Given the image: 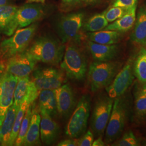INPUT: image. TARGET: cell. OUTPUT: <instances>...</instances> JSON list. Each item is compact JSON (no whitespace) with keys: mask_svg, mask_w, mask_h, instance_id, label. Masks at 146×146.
Returning <instances> with one entry per match:
<instances>
[{"mask_svg":"<svg viewBox=\"0 0 146 146\" xmlns=\"http://www.w3.org/2000/svg\"><path fill=\"white\" fill-rule=\"evenodd\" d=\"M120 65L119 63L111 61L92 63L88 73V81L92 92H96L108 87L118 73Z\"/></svg>","mask_w":146,"mask_h":146,"instance_id":"3","label":"cell"},{"mask_svg":"<svg viewBox=\"0 0 146 146\" xmlns=\"http://www.w3.org/2000/svg\"><path fill=\"white\" fill-rule=\"evenodd\" d=\"M31 81L29 76L19 78L14 94L13 104L16 107H20L22 100L27 93Z\"/></svg>","mask_w":146,"mask_h":146,"instance_id":"26","label":"cell"},{"mask_svg":"<svg viewBox=\"0 0 146 146\" xmlns=\"http://www.w3.org/2000/svg\"><path fill=\"white\" fill-rule=\"evenodd\" d=\"M65 47L61 68L68 78L82 80L87 71V62L82 51L73 42Z\"/></svg>","mask_w":146,"mask_h":146,"instance_id":"4","label":"cell"},{"mask_svg":"<svg viewBox=\"0 0 146 146\" xmlns=\"http://www.w3.org/2000/svg\"><path fill=\"white\" fill-rule=\"evenodd\" d=\"M1 79L2 91L0 96V127L8 110L14 103V94L19 78L5 70Z\"/></svg>","mask_w":146,"mask_h":146,"instance_id":"12","label":"cell"},{"mask_svg":"<svg viewBox=\"0 0 146 146\" xmlns=\"http://www.w3.org/2000/svg\"><path fill=\"white\" fill-rule=\"evenodd\" d=\"M45 0H27V3H44Z\"/></svg>","mask_w":146,"mask_h":146,"instance_id":"38","label":"cell"},{"mask_svg":"<svg viewBox=\"0 0 146 146\" xmlns=\"http://www.w3.org/2000/svg\"><path fill=\"white\" fill-rule=\"evenodd\" d=\"M114 99L107 95H102L96 100L90 120V127L94 135L103 136L113 108Z\"/></svg>","mask_w":146,"mask_h":146,"instance_id":"7","label":"cell"},{"mask_svg":"<svg viewBox=\"0 0 146 146\" xmlns=\"http://www.w3.org/2000/svg\"><path fill=\"white\" fill-rule=\"evenodd\" d=\"M79 139H78V146H91L94 141V134L90 129L84 133Z\"/></svg>","mask_w":146,"mask_h":146,"instance_id":"32","label":"cell"},{"mask_svg":"<svg viewBox=\"0 0 146 146\" xmlns=\"http://www.w3.org/2000/svg\"><path fill=\"white\" fill-rule=\"evenodd\" d=\"M1 50H0V55H1Z\"/></svg>","mask_w":146,"mask_h":146,"instance_id":"43","label":"cell"},{"mask_svg":"<svg viewBox=\"0 0 146 146\" xmlns=\"http://www.w3.org/2000/svg\"><path fill=\"white\" fill-rule=\"evenodd\" d=\"M56 100L58 114L68 119L75 108L76 100L73 89L69 84H64L54 89Z\"/></svg>","mask_w":146,"mask_h":146,"instance_id":"14","label":"cell"},{"mask_svg":"<svg viewBox=\"0 0 146 146\" xmlns=\"http://www.w3.org/2000/svg\"><path fill=\"white\" fill-rule=\"evenodd\" d=\"M134 116L136 120L142 121L146 117V93L141 90L136 92L134 101Z\"/></svg>","mask_w":146,"mask_h":146,"instance_id":"27","label":"cell"},{"mask_svg":"<svg viewBox=\"0 0 146 146\" xmlns=\"http://www.w3.org/2000/svg\"><path fill=\"white\" fill-rule=\"evenodd\" d=\"M28 3L18 8L14 17V25L16 31L35 23L44 15L42 5Z\"/></svg>","mask_w":146,"mask_h":146,"instance_id":"13","label":"cell"},{"mask_svg":"<svg viewBox=\"0 0 146 146\" xmlns=\"http://www.w3.org/2000/svg\"><path fill=\"white\" fill-rule=\"evenodd\" d=\"M136 7L132 9L120 19L108 25L104 30L115 31L123 33L130 30L135 23Z\"/></svg>","mask_w":146,"mask_h":146,"instance_id":"22","label":"cell"},{"mask_svg":"<svg viewBox=\"0 0 146 146\" xmlns=\"http://www.w3.org/2000/svg\"><path fill=\"white\" fill-rule=\"evenodd\" d=\"M129 11L119 7H111L104 11V16L108 22H113L125 15Z\"/></svg>","mask_w":146,"mask_h":146,"instance_id":"30","label":"cell"},{"mask_svg":"<svg viewBox=\"0 0 146 146\" xmlns=\"http://www.w3.org/2000/svg\"><path fill=\"white\" fill-rule=\"evenodd\" d=\"M32 81L39 92L46 89H55L64 82V72L52 67L39 68L33 74Z\"/></svg>","mask_w":146,"mask_h":146,"instance_id":"10","label":"cell"},{"mask_svg":"<svg viewBox=\"0 0 146 146\" xmlns=\"http://www.w3.org/2000/svg\"><path fill=\"white\" fill-rule=\"evenodd\" d=\"M8 0H0V6L7 5Z\"/></svg>","mask_w":146,"mask_h":146,"instance_id":"39","label":"cell"},{"mask_svg":"<svg viewBox=\"0 0 146 146\" xmlns=\"http://www.w3.org/2000/svg\"><path fill=\"white\" fill-rule=\"evenodd\" d=\"M41 115L32 107V114L29 128L27 132L23 146H41L40 139Z\"/></svg>","mask_w":146,"mask_h":146,"instance_id":"18","label":"cell"},{"mask_svg":"<svg viewBox=\"0 0 146 146\" xmlns=\"http://www.w3.org/2000/svg\"><path fill=\"white\" fill-rule=\"evenodd\" d=\"M134 62L129 59L116 75L111 83L106 88L107 95L112 99L120 97L126 92L134 80Z\"/></svg>","mask_w":146,"mask_h":146,"instance_id":"9","label":"cell"},{"mask_svg":"<svg viewBox=\"0 0 146 146\" xmlns=\"http://www.w3.org/2000/svg\"><path fill=\"white\" fill-rule=\"evenodd\" d=\"M36 62L25 50L8 58L5 70L19 78H25L28 76L34 70Z\"/></svg>","mask_w":146,"mask_h":146,"instance_id":"11","label":"cell"},{"mask_svg":"<svg viewBox=\"0 0 146 146\" xmlns=\"http://www.w3.org/2000/svg\"><path fill=\"white\" fill-rule=\"evenodd\" d=\"M5 63L2 61H0V79L3 76V74L5 72Z\"/></svg>","mask_w":146,"mask_h":146,"instance_id":"37","label":"cell"},{"mask_svg":"<svg viewBox=\"0 0 146 146\" xmlns=\"http://www.w3.org/2000/svg\"><path fill=\"white\" fill-rule=\"evenodd\" d=\"M89 40L102 44H114L120 40V33L118 31L104 30L87 33Z\"/></svg>","mask_w":146,"mask_h":146,"instance_id":"23","label":"cell"},{"mask_svg":"<svg viewBox=\"0 0 146 146\" xmlns=\"http://www.w3.org/2000/svg\"><path fill=\"white\" fill-rule=\"evenodd\" d=\"M134 73L141 83H146V50L143 48L134 62Z\"/></svg>","mask_w":146,"mask_h":146,"instance_id":"25","label":"cell"},{"mask_svg":"<svg viewBox=\"0 0 146 146\" xmlns=\"http://www.w3.org/2000/svg\"><path fill=\"white\" fill-rule=\"evenodd\" d=\"M90 109V97L89 95H84L73 110L65 128V133L68 137L78 139L86 132Z\"/></svg>","mask_w":146,"mask_h":146,"instance_id":"5","label":"cell"},{"mask_svg":"<svg viewBox=\"0 0 146 146\" xmlns=\"http://www.w3.org/2000/svg\"><path fill=\"white\" fill-rule=\"evenodd\" d=\"M1 135H0V145H1Z\"/></svg>","mask_w":146,"mask_h":146,"instance_id":"42","label":"cell"},{"mask_svg":"<svg viewBox=\"0 0 146 146\" xmlns=\"http://www.w3.org/2000/svg\"><path fill=\"white\" fill-rule=\"evenodd\" d=\"M111 145L115 146H138L140 145L139 140L131 131H126L120 139L113 142Z\"/></svg>","mask_w":146,"mask_h":146,"instance_id":"29","label":"cell"},{"mask_svg":"<svg viewBox=\"0 0 146 146\" xmlns=\"http://www.w3.org/2000/svg\"><path fill=\"white\" fill-rule=\"evenodd\" d=\"M137 0H115L112 7H119L131 11L137 7Z\"/></svg>","mask_w":146,"mask_h":146,"instance_id":"33","label":"cell"},{"mask_svg":"<svg viewBox=\"0 0 146 146\" xmlns=\"http://www.w3.org/2000/svg\"><path fill=\"white\" fill-rule=\"evenodd\" d=\"M104 13L95 14L90 17L83 26L84 29L88 32H95L104 30L108 25Z\"/></svg>","mask_w":146,"mask_h":146,"instance_id":"24","label":"cell"},{"mask_svg":"<svg viewBox=\"0 0 146 146\" xmlns=\"http://www.w3.org/2000/svg\"><path fill=\"white\" fill-rule=\"evenodd\" d=\"M38 27V25L34 23L29 26L17 29L8 38L1 42L0 50L5 58L25 51L33 40Z\"/></svg>","mask_w":146,"mask_h":146,"instance_id":"6","label":"cell"},{"mask_svg":"<svg viewBox=\"0 0 146 146\" xmlns=\"http://www.w3.org/2000/svg\"><path fill=\"white\" fill-rule=\"evenodd\" d=\"M131 100L123 95L114 99L110 120L105 131V144H111L122 135L129 119Z\"/></svg>","mask_w":146,"mask_h":146,"instance_id":"1","label":"cell"},{"mask_svg":"<svg viewBox=\"0 0 146 146\" xmlns=\"http://www.w3.org/2000/svg\"><path fill=\"white\" fill-rule=\"evenodd\" d=\"M40 139L42 143L47 146L52 145L57 140L60 133V128L53 118L46 113H40Z\"/></svg>","mask_w":146,"mask_h":146,"instance_id":"15","label":"cell"},{"mask_svg":"<svg viewBox=\"0 0 146 146\" xmlns=\"http://www.w3.org/2000/svg\"><path fill=\"white\" fill-rule=\"evenodd\" d=\"M1 91H2V87H1V79H0V96H1Z\"/></svg>","mask_w":146,"mask_h":146,"instance_id":"41","label":"cell"},{"mask_svg":"<svg viewBox=\"0 0 146 146\" xmlns=\"http://www.w3.org/2000/svg\"><path fill=\"white\" fill-rule=\"evenodd\" d=\"M84 14L82 12L67 13L62 16L56 25L58 35L63 43L78 42L81 38V29Z\"/></svg>","mask_w":146,"mask_h":146,"instance_id":"8","label":"cell"},{"mask_svg":"<svg viewBox=\"0 0 146 146\" xmlns=\"http://www.w3.org/2000/svg\"><path fill=\"white\" fill-rule=\"evenodd\" d=\"M131 39L136 44L146 46V9L144 7L140 8L138 11Z\"/></svg>","mask_w":146,"mask_h":146,"instance_id":"21","label":"cell"},{"mask_svg":"<svg viewBox=\"0 0 146 146\" xmlns=\"http://www.w3.org/2000/svg\"><path fill=\"white\" fill-rule=\"evenodd\" d=\"M32 105L33 104H30L28 109L27 110L25 117L21 123V126H20L17 138L14 143V146H23L25 139L26 135L27 132L28 131L29 125L30 124L31 119V114H32Z\"/></svg>","mask_w":146,"mask_h":146,"instance_id":"28","label":"cell"},{"mask_svg":"<svg viewBox=\"0 0 146 146\" xmlns=\"http://www.w3.org/2000/svg\"><path fill=\"white\" fill-rule=\"evenodd\" d=\"M19 108V107L13 104L6 113L2 125L0 127V135L1 137V146H10L11 134Z\"/></svg>","mask_w":146,"mask_h":146,"instance_id":"20","label":"cell"},{"mask_svg":"<svg viewBox=\"0 0 146 146\" xmlns=\"http://www.w3.org/2000/svg\"><path fill=\"white\" fill-rule=\"evenodd\" d=\"M58 146H78V139H67L61 141L58 144Z\"/></svg>","mask_w":146,"mask_h":146,"instance_id":"34","label":"cell"},{"mask_svg":"<svg viewBox=\"0 0 146 146\" xmlns=\"http://www.w3.org/2000/svg\"><path fill=\"white\" fill-rule=\"evenodd\" d=\"M93 146H105V142L102 140V137L99 136L98 137L97 139L93 141L92 144Z\"/></svg>","mask_w":146,"mask_h":146,"instance_id":"35","label":"cell"},{"mask_svg":"<svg viewBox=\"0 0 146 146\" xmlns=\"http://www.w3.org/2000/svg\"><path fill=\"white\" fill-rule=\"evenodd\" d=\"M38 98L40 113H46L52 118L58 114L54 89H46L40 91Z\"/></svg>","mask_w":146,"mask_h":146,"instance_id":"19","label":"cell"},{"mask_svg":"<svg viewBox=\"0 0 146 146\" xmlns=\"http://www.w3.org/2000/svg\"><path fill=\"white\" fill-rule=\"evenodd\" d=\"M140 90H141V91H142L143 92L146 93V83H145L143 85V86L142 87L141 89H140Z\"/></svg>","mask_w":146,"mask_h":146,"instance_id":"40","label":"cell"},{"mask_svg":"<svg viewBox=\"0 0 146 146\" xmlns=\"http://www.w3.org/2000/svg\"><path fill=\"white\" fill-rule=\"evenodd\" d=\"M101 0H81V4H84V5H94Z\"/></svg>","mask_w":146,"mask_h":146,"instance_id":"36","label":"cell"},{"mask_svg":"<svg viewBox=\"0 0 146 146\" xmlns=\"http://www.w3.org/2000/svg\"><path fill=\"white\" fill-rule=\"evenodd\" d=\"M80 4L81 0H61L59 9L62 12L68 13Z\"/></svg>","mask_w":146,"mask_h":146,"instance_id":"31","label":"cell"},{"mask_svg":"<svg viewBox=\"0 0 146 146\" xmlns=\"http://www.w3.org/2000/svg\"><path fill=\"white\" fill-rule=\"evenodd\" d=\"M87 48L95 61H110L117 55L118 47L114 44H102L88 41Z\"/></svg>","mask_w":146,"mask_h":146,"instance_id":"16","label":"cell"},{"mask_svg":"<svg viewBox=\"0 0 146 146\" xmlns=\"http://www.w3.org/2000/svg\"><path fill=\"white\" fill-rule=\"evenodd\" d=\"M26 50L36 61L57 65L62 60L65 46L52 37L43 36L36 38Z\"/></svg>","mask_w":146,"mask_h":146,"instance_id":"2","label":"cell"},{"mask_svg":"<svg viewBox=\"0 0 146 146\" xmlns=\"http://www.w3.org/2000/svg\"><path fill=\"white\" fill-rule=\"evenodd\" d=\"M18 8L8 5L0 6V32L7 36H11L16 31L14 21Z\"/></svg>","mask_w":146,"mask_h":146,"instance_id":"17","label":"cell"}]
</instances>
